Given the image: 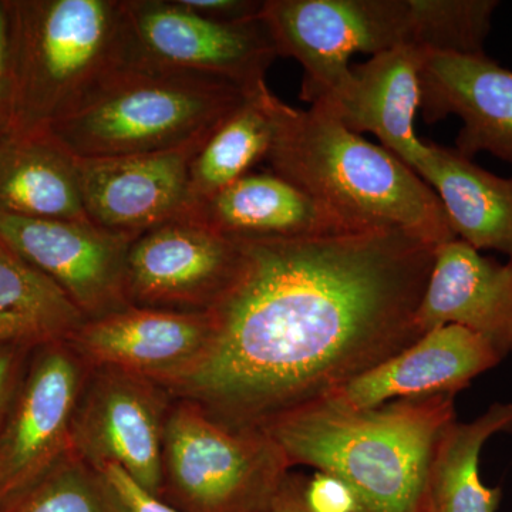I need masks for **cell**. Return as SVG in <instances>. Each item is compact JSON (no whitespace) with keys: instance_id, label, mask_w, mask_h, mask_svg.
Returning <instances> with one entry per match:
<instances>
[{"instance_id":"obj_13","label":"cell","mask_w":512,"mask_h":512,"mask_svg":"<svg viewBox=\"0 0 512 512\" xmlns=\"http://www.w3.org/2000/svg\"><path fill=\"white\" fill-rule=\"evenodd\" d=\"M204 144L137 156L80 158L87 218L110 231L140 235L165 222L194 217L190 167Z\"/></svg>"},{"instance_id":"obj_9","label":"cell","mask_w":512,"mask_h":512,"mask_svg":"<svg viewBox=\"0 0 512 512\" xmlns=\"http://www.w3.org/2000/svg\"><path fill=\"white\" fill-rule=\"evenodd\" d=\"M126 8L146 59L220 77L249 100H264L272 93L266 73L278 50L262 16L248 22H215L177 0H126Z\"/></svg>"},{"instance_id":"obj_2","label":"cell","mask_w":512,"mask_h":512,"mask_svg":"<svg viewBox=\"0 0 512 512\" xmlns=\"http://www.w3.org/2000/svg\"><path fill=\"white\" fill-rule=\"evenodd\" d=\"M456 394L406 397L349 410L319 400L259 427L289 464L343 481L359 512H423L444 430L456 420Z\"/></svg>"},{"instance_id":"obj_23","label":"cell","mask_w":512,"mask_h":512,"mask_svg":"<svg viewBox=\"0 0 512 512\" xmlns=\"http://www.w3.org/2000/svg\"><path fill=\"white\" fill-rule=\"evenodd\" d=\"M512 433V404H494L471 423L454 420L441 434L430 471V495L439 512H495L501 488L485 487L480 454L494 434Z\"/></svg>"},{"instance_id":"obj_30","label":"cell","mask_w":512,"mask_h":512,"mask_svg":"<svg viewBox=\"0 0 512 512\" xmlns=\"http://www.w3.org/2000/svg\"><path fill=\"white\" fill-rule=\"evenodd\" d=\"M13 126V84L10 69L8 16L5 3L0 2V140Z\"/></svg>"},{"instance_id":"obj_7","label":"cell","mask_w":512,"mask_h":512,"mask_svg":"<svg viewBox=\"0 0 512 512\" xmlns=\"http://www.w3.org/2000/svg\"><path fill=\"white\" fill-rule=\"evenodd\" d=\"M409 0H265L278 56L301 63V100L329 110L353 84L350 59L412 47Z\"/></svg>"},{"instance_id":"obj_19","label":"cell","mask_w":512,"mask_h":512,"mask_svg":"<svg viewBox=\"0 0 512 512\" xmlns=\"http://www.w3.org/2000/svg\"><path fill=\"white\" fill-rule=\"evenodd\" d=\"M194 220L232 239H302L362 232L272 171H251L201 204Z\"/></svg>"},{"instance_id":"obj_6","label":"cell","mask_w":512,"mask_h":512,"mask_svg":"<svg viewBox=\"0 0 512 512\" xmlns=\"http://www.w3.org/2000/svg\"><path fill=\"white\" fill-rule=\"evenodd\" d=\"M291 467L265 431L229 427L197 403L174 399L158 498L178 512H266Z\"/></svg>"},{"instance_id":"obj_10","label":"cell","mask_w":512,"mask_h":512,"mask_svg":"<svg viewBox=\"0 0 512 512\" xmlns=\"http://www.w3.org/2000/svg\"><path fill=\"white\" fill-rule=\"evenodd\" d=\"M90 366L69 342L30 353L0 431V504L72 450L73 420Z\"/></svg>"},{"instance_id":"obj_32","label":"cell","mask_w":512,"mask_h":512,"mask_svg":"<svg viewBox=\"0 0 512 512\" xmlns=\"http://www.w3.org/2000/svg\"><path fill=\"white\" fill-rule=\"evenodd\" d=\"M423 512H439L437 511L436 505H434L433 500H431V495L429 498V503H427L426 508H424Z\"/></svg>"},{"instance_id":"obj_25","label":"cell","mask_w":512,"mask_h":512,"mask_svg":"<svg viewBox=\"0 0 512 512\" xmlns=\"http://www.w3.org/2000/svg\"><path fill=\"white\" fill-rule=\"evenodd\" d=\"M0 512H114L99 470L69 450Z\"/></svg>"},{"instance_id":"obj_14","label":"cell","mask_w":512,"mask_h":512,"mask_svg":"<svg viewBox=\"0 0 512 512\" xmlns=\"http://www.w3.org/2000/svg\"><path fill=\"white\" fill-rule=\"evenodd\" d=\"M210 313L128 305L86 320L69 340L90 367H111L153 380L165 389L201 362L211 339Z\"/></svg>"},{"instance_id":"obj_17","label":"cell","mask_w":512,"mask_h":512,"mask_svg":"<svg viewBox=\"0 0 512 512\" xmlns=\"http://www.w3.org/2000/svg\"><path fill=\"white\" fill-rule=\"evenodd\" d=\"M416 323L421 335L440 326H463L507 355L512 350L511 259L500 264L458 238L439 245Z\"/></svg>"},{"instance_id":"obj_22","label":"cell","mask_w":512,"mask_h":512,"mask_svg":"<svg viewBox=\"0 0 512 512\" xmlns=\"http://www.w3.org/2000/svg\"><path fill=\"white\" fill-rule=\"evenodd\" d=\"M86 320L52 279L0 239V346L69 342Z\"/></svg>"},{"instance_id":"obj_3","label":"cell","mask_w":512,"mask_h":512,"mask_svg":"<svg viewBox=\"0 0 512 512\" xmlns=\"http://www.w3.org/2000/svg\"><path fill=\"white\" fill-rule=\"evenodd\" d=\"M272 173L291 181L357 231L400 229L439 245L457 238L430 185L383 146L325 111L295 109L275 96Z\"/></svg>"},{"instance_id":"obj_16","label":"cell","mask_w":512,"mask_h":512,"mask_svg":"<svg viewBox=\"0 0 512 512\" xmlns=\"http://www.w3.org/2000/svg\"><path fill=\"white\" fill-rule=\"evenodd\" d=\"M501 359L503 355L473 330L440 326L323 400L363 410L406 397L457 394Z\"/></svg>"},{"instance_id":"obj_28","label":"cell","mask_w":512,"mask_h":512,"mask_svg":"<svg viewBox=\"0 0 512 512\" xmlns=\"http://www.w3.org/2000/svg\"><path fill=\"white\" fill-rule=\"evenodd\" d=\"M177 2L202 18L222 23L259 19L265 5V0H177Z\"/></svg>"},{"instance_id":"obj_8","label":"cell","mask_w":512,"mask_h":512,"mask_svg":"<svg viewBox=\"0 0 512 512\" xmlns=\"http://www.w3.org/2000/svg\"><path fill=\"white\" fill-rule=\"evenodd\" d=\"M174 397L146 377L90 367L73 420V450L90 466H119L148 493L163 485L165 424Z\"/></svg>"},{"instance_id":"obj_27","label":"cell","mask_w":512,"mask_h":512,"mask_svg":"<svg viewBox=\"0 0 512 512\" xmlns=\"http://www.w3.org/2000/svg\"><path fill=\"white\" fill-rule=\"evenodd\" d=\"M305 500L312 512H359L355 494L348 485L325 473L306 481Z\"/></svg>"},{"instance_id":"obj_18","label":"cell","mask_w":512,"mask_h":512,"mask_svg":"<svg viewBox=\"0 0 512 512\" xmlns=\"http://www.w3.org/2000/svg\"><path fill=\"white\" fill-rule=\"evenodd\" d=\"M420 53L413 47H397L352 66L348 94L332 109H319L353 133L375 134L384 148L413 171L427 153V144L414 127L421 100Z\"/></svg>"},{"instance_id":"obj_4","label":"cell","mask_w":512,"mask_h":512,"mask_svg":"<svg viewBox=\"0 0 512 512\" xmlns=\"http://www.w3.org/2000/svg\"><path fill=\"white\" fill-rule=\"evenodd\" d=\"M12 131L47 130L140 59L126 0H3Z\"/></svg>"},{"instance_id":"obj_11","label":"cell","mask_w":512,"mask_h":512,"mask_svg":"<svg viewBox=\"0 0 512 512\" xmlns=\"http://www.w3.org/2000/svg\"><path fill=\"white\" fill-rule=\"evenodd\" d=\"M241 258L238 241L194 218L148 229L128 251L124 275L128 305L210 312L237 278Z\"/></svg>"},{"instance_id":"obj_20","label":"cell","mask_w":512,"mask_h":512,"mask_svg":"<svg viewBox=\"0 0 512 512\" xmlns=\"http://www.w3.org/2000/svg\"><path fill=\"white\" fill-rule=\"evenodd\" d=\"M0 212L39 220L89 221L80 158L47 130L0 140Z\"/></svg>"},{"instance_id":"obj_29","label":"cell","mask_w":512,"mask_h":512,"mask_svg":"<svg viewBox=\"0 0 512 512\" xmlns=\"http://www.w3.org/2000/svg\"><path fill=\"white\" fill-rule=\"evenodd\" d=\"M32 350L22 346H0V431L18 392Z\"/></svg>"},{"instance_id":"obj_1","label":"cell","mask_w":512,"mask_h":512,"mask_svg":"<svg viewBox=\"0 0 512 512\" xmlns=\"http://www.w3.org/2000/svg\"><path fill=\"white\" fill-rule=\"evenodd\" d=\"M237 278L197 367L168 392L235 429L326 399L420 338L436 245L400 229L235 239Z\"/></svg>"},{"instance_id":"obj_31","label":"cell","mask_w":512,"mask_h":512,"mask_svg":"<svg viewBox=\"0 0 512 512\" xmlns=\"http://www.w3.org/2000/svg\"><path fill=\"white\" fill-rule=\"evenodd\" d=\"M306 481L289 474L266 512H312L305 500Z\"/></svg>"},{"instance_id":"obj_5","label":"cell","mask_w":512,"mask_h":512,"mask_svg":"<svg viewBox=\"0 0 512 512\" xmlns=\"http://www.w3.org/2000/svg\"><path fill=\"white\" fill-rule=\"evenodd\" d=\"M247 100L220 77L141 55L50 130L83 160L160 153L207 143Z\"/></svg>"},{"instance_id":"obj_12","label":"cell","mask_w":512,"mask_h":512,"mask_svg":"<svg viewBox=\"0 0 512 512\" xmlns=\"http://www.w3.org/2000/svg\"><path fill=\"white\" fill-rule=\"evenodd\" d=\"M136 237L90 221L39 220L0 212V239L52 279L87 320L128 306L124 275Z\"/></svg>"},{"instance_id":"obj_26","label":"cell","mask_w":512,"mask_h":512,"mask_svg":"<svg viewBox=\"0 0 512 512\" xmlns=\"http://www.w3.org/2000/svg\"><path fill=\"white\" fill-rule=\"evenodd\" d=\"M99 471L114 512H178L144 490L123 468L109 464L99 468Z\"/></svg>"},{"instance_id":"obj_24","label":"cell","mask_w":512,"mask_h":512,"mask_svg":"<svg viewBox=\"0 0 512 512\" xmlns=\"http://www.w3.org/2000/svg\"><path fill=\"white\" fill-rule=\"evenodd\" d=\"M274 99L275 94L271 93L264 100L245 101L194 157L190 190L195 210L266 160L275 136L271 110Z\"/></svg>"},{"instance_id":"obj_15","label":"cell","mask_w":512,"mask_h":512,"mask_svg":"<svg viewBox=\"0 0 512 512\" xmlns=\"http://www.w3.org/2000/svg\"><path fill=\"white\" fill-rule=\"evenodd\" d=\"M420 111L426 123L460 117L458 153L487 151L512 163V72L485 55L420 53Z\"/></svg>"},{"instance_id":"obj_21","label":"cell","mask_w":512,"mask_h":512,"mask_svg":"<svg viewBox=\"0 0 512 512\" xmlns=\"http://www.w3.org/2000/svg\"><path fill=\"white\" fill-rule=\"evenodd\" d=\"M416 173L436 192L458 239L477 251L503 252L512 261V180L433 143Z\"/></svg>"}]
</instances>
